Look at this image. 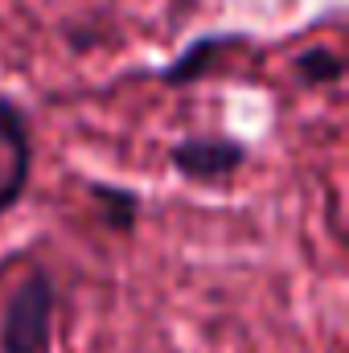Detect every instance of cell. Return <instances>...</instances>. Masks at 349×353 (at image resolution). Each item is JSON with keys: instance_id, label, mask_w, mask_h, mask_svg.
I'll list each match as a JSON object with an SVG mask.
<instances>
[{"instance_id": "obj_2", "label": "cell", "mask_w": 349, "mask_h": 353, "mask_svg": "<svg viewBox=\"0 0 349 353\" xmlns=\"http://www.w3.org/2000/svg\"><path fill=\"white\" fill-rule=\"evenodd\" d=\"M251 161V148L239 136H181L169 144V169L189 185H222L235 173H243V165Z\"/></svg>"}, {"instance_id": "obj_3", "label": "cell", "mask_w": 349, "mask_h": 353, "mask_svg": "<svg viewBox=\"0 0 349 353\" xmlns=\"http://www.w3.org/2000/svg\"><path fill=\"white\" fill-rule=\"evenodd\" d=\"M243 41H247V33H201V37H193V41L177 54L173 62L157 66L152 79H157L161 87H193V83L210 79V70L218 66V58L230 54V50L243 46Z\"/></svg>"}, {"instance_id": "obj_5", "label": "cell", "mask_w": 349, "mask_h": 353, "mask_svg": "<svg viewBox=\"0 0 349 353\" xmlns=\"http://www.w3.org/2000/svg\"><path fill=\"white\" fill-rule=\"evenodd\" d=\"M292 74H296L300 87H308V90L312 87L333 90V87H341V79H346V62L329 46H308V50H300L292 58Z\"/></svg>"}, {"instance_id": "obj_4", "label": "cell", "mask_w": 349, "mask_h": 353, "mask_svg": "<svg viewBox=\"0 0 349 353\" xmlns=\"http://www.w3.org/2000/svg\"><path fill=\"white\" fill-rule=\"evenodd\" d=\"M87 197H90V205H94V214L103 218L107 230H115V234H132L136 230L140 210H144V201H140L136 189L111 185V181H87Z\"/></svg>"}, {"instance_id": "obj_1", "label": "cell", "mask_w": 349, "mask_h": 353, "mask_svg": "<svg viewBox=\"0 0 349 353\" xmlns=\"http://www.w3.org/2000/svg\"><path fill=\"white\" fill-rule=\"evenodd\" d=\"M54 312L58 288L54 275L33 267L21 275L0 312V353H54Z\"/></svg>"}]
</instances>
